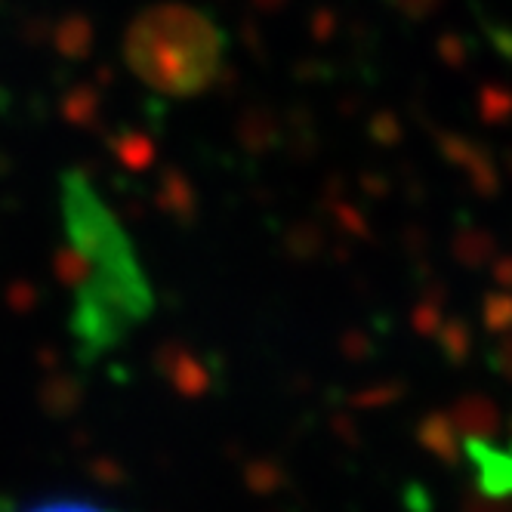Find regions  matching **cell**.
I'll return each mask as SVG.
<instances>
[{"mask_svg": "<svg viewBox=\"0 0 512 512\" xmlns=\"http://www.w3.org/2000/svg\"><path fill=\"white\" fill-rule=\"evenodd\" d=\"M62 216L68 241L87 269L75 294L71 331L78 346L96 358L149 318L152 287L127 232L81 173L62 179Z\"/></svg>", "mask_w": 512, "mask_h": 512, "instance_id": "6da1fadb", "label": "cell"}, {"mask_svg": "<svg viewBox=\"0 0 512 512\" xmlns=\"http://www.w3.org/2000/svg\"><path fill=\"white\" fill-rule=\"evenodd\" d=\"M127 62L164 96H198L223 68V34L192 7L161 4L133 19Z\"/></svg>", "mask_w": 512, "mask_h": 512, "instance_id": "7a4b0ae2", "label": "cell"}, {"mask_svg": "<svg viewBox=\"0 0 512 512\" xmlns=\"http://www.w3.org/2000/svg\"><path fill=\"white\" fill-rule=\"evenodd\" d=\"M463 451L475 469V482H479L482 494L494 500L512 497V445L494 448L482 435H469L463 442Z\"/></svg>", "mask_w": 512, "mask_h": 512, "instance_id": "3957f363", "label": "cell"}, {"mask_svg": "<svg viewBox=\"0 0 512 512\" xmlns=\"http://www.w3.org/2000/svg\"><path fill=\"white\" fill-rule=\"evenodd\" d=\"M28 512H108V509L87 503V500H50V503H41Z\"/></svg>", "mask_w": 512, "mask_h": 512, "instance_id": "277c9868", "label": "cell"}, {"mask_svg": "<svg viewBox=\"0 0 512 512\" xmlns=\"http://www.w3.org/2000/svg\"><path fill=\"white\" fill-rule=\"evenodd\" d=\"M395 4L411 16H423V13H432L438 7V0H395Z\"/></svg>", "mask_w": 512, "mask_h": 512, "instance_id": "5b68a950", "label": "cell"}]
</instances>
